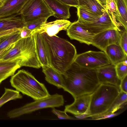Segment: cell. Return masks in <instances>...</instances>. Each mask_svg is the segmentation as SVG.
Returning <instances> with one entry per match:
<instances>
[{
  "instance_id": "cell-1",
  "label": "cell",
  "mask_w": 127,
  "mask_h": 127,
  "mask_svg": "<svg viewBox=\"0 0 127 127\" xmlns=\"http://www.w3.org/2000/svg\"><path fill=\"white\" fill-rule=\"evenodd\" d=\"M49 65L63 74L74 62L77 56L75 46L68 41L55 35L41 33Z\"/></svg>"
},
{
  "instance_id": "cell-2",
  "label": "cell",
  "mask_w": 127,
  "mask_h": 127,
  "mask_svg": "<svg viewBox=\"0 0 127 127\" xmlns=\"http://www.w3.org/2000/svg\"><path fill=\"white\" fill-rule=\"evenodd\" d=\"M64 90L75 98L92 94L100 84L96 69L82 67L74 62L63 74Z\"/></svg>"
},
{
  "instance_id": "cell-3",
  "label": "cell",
  "mask_w": 127,
  "mask_h": 127,
  "mask_svg": "<svg viewBox=\"0 0 127 127\" xmlns=\"http://www.w3.org/2000/svg\"><path fill=\"white\" fill-rule=\"evenodd\" d=\"M18 60L21 67L25 66L36 68L41 65L36 54L33 36L21 38L0 58L3 60Z\"/></svg>"
},
{
  "instance_id": "cell-4",
  "label": "cell",
  "mask_w": 127,
  "mask_h": 127,
  "mask_svg": "<svg viewBox=\"0 0 127 127\" xmlns=\"http://www.w3.org/2000/svg\"><path fill=\"white\" fill-rule=\"evenodd\" d=\"M119 87L106 84H100L91 94L90 103L86 114L93 119L105 112L119 95Z\"/></svg>"
},
{
  "instance_id": "cell-5",
  "label": "cell",
  "mask_w": 127,
  "mask_h": 127,
  "mask_svg": "<svg viewBox=\"0 0 127 127\" xmlns=\"http://www.w3.org/2000/svg\"><path fill=\"white\" fill-rule=\"evenodd\" d=\"M10 82L16 90L35 100L50 95L44 84L37 81L31 73L24 69L18 70L12 76Z\"/></svg>"
},
{
  "instance_id": "cell-6",
  "label": "cell",
  "mask_w": 127,
  "mask_h": 127,
  "mask_svg": "<svg viewBox=\"0 0 127 127\" xmlns=\"http://www.w3.org/2000/svg\"><path fill=\"white\" fill-rule=\"evenodd\" d=\"M64 103L63 96L56 94L35 100L24 106L12 110L7 113L10 118L18 117L37 110L47 108H54L63 106Z\"/></svg>"
},
{
  "instance_id": "cell-7",
  "label": "cell",
  "mask_w": 127,
  "mask_h": 127,
  "mask_svg": "<svg viewBox=\"0 0 127 127\" xmlns=\"http://www.w3.org/2000/svg\"><path fill=\"white\" fill-rule=\"evenodd\" d=\"M20 15L25 23L40 18H48L54 13L43 0H29Z\"/></svg>"
},
{
  "instance_id": "cell-8",
  "label": "cell",
  "mask_w": 127,
  "mask_h": 127,
  "mask_svg": "<svg viewBox=\"0 0 127 127\" xmlns=\"http://www.w3.org/2000/svg\"><path fill=\"white\" fill-rule=\"evenodd\" d=\"M74 62L80 67L90 69H95L111 64L104 52L93 51L77 54Z\"/></svg>"
},
{
  "instance_id": "cell-9",
  "label": "cell",
  "mask_w": 127,
  "mask_h": 127,
  "mask_svg": "<svg viewBox=\"0 0 127 127\" xmlns=\"http://www.w3.org/2000/svg\"><path fill=\"white\" fill-rule=\"evenodd\" d=\"M119 28L115 27L102 32L95 35L92 45L105 52L109 45H119L121 33Z\"/></svg>"
},
{
  "instance_id": "cell-10",
  "label": "cell",
  "mask_w": 127,
  "mask_h": 127,
  "mask_svg": "<svg viewBox=\"0 0 127 127\" xmlns=\"http://www.w3.org/2000/svg\"><path fill=\"white\" fill-rule=\"evenodd\" d=\"M81 24L95 35L109 29L115 27L119 28L120 24L117 22L116 19L112 18L106 9L103 15L95 21L91 23Z\"/></svg>"
},
{
  "instance_id": "cell-11",
  "label": "cell",
  "mask_w": 127,
  "mask_h": 127,
  "mask_svg": "<svg viewBox=\"0 0 127 127\" xmlns=\"http://www.w3.org/2000/svg\"><path fill=\"white\" fill-rule=\"evenodd\" d=\"M66 31L67 35L71 39L75 40L88 45H92L95 35L78 20L71 23Z\"/></svg>"
},
{
  "instance_id": "cell-12",
  "label": "cell",
  "mask_w": 127,
  "mask_h": 127,
  "mask_svg": "<svg viewBox=\"0 0 127 127\" xmlns=\"http://www.w3.org/2000/svg\"><path fill=\"white\" fill-rule=\"evenodd\" d=\"M100 84H109L120 88L121 80L118 77L115 66L110 64L96 69Z\"/></svg>"
},
{
  "instance_id": "cell-13",
  "label": "cell",
  "mask_w": 127,
  "mask_h": 127,
  "mask_svg": "<svg viewBox=\"0 0 127 127\" xmlns=\"http://www.w3.org/2000/svg\"><path fill=\"white\" fill-rule=\"evenodd\" d=\"M29 0H3L0 5V18L20 13Z\"/></svg>"
},
{
  "instance_id": "cell-14",
  "label": "cell",
  "mask_w": 127,
  "mask_h": 127,
  "mask_svg": "<svg viewBox=\"0 0 127 127\" xmlns=\"http://www.w3.org/2000/svg\"><path fill=\"white\" fill-rule=\"evenodd\" d=\"M71 22L66 19H58L46 23L35 30L32 31V33L36 32L40 33L45 32L49 36L56 35L62 30L66 31Z\"/></svg>"
},
{
  "instance_id": "cell-15",
  "label": "cell",
  "mask_w": 127,
  "mask_h": 127,
  "mask_svg": "<svg viewBox=\"0 0 127 127\" xmlns=\"http://www.w3.org/2000/svg\"><path fill=\"white\" fill-rule=\"evenodd\" d=\"M91 94L84 95L74 98L72 103L65 106L64 111L75 116L86 114L89 106Z\"/></svg>"
},
{
  "instance_id": "cell-16",
  "label": "cell",
  "mask_w": 127,
  "mask_h": 127,
  "mask_svg": "<svg viewBox=\"0 0 127 127\" xmlns=\"http://www.w3.org/2000/svg\"><path fill=\"white\" fill-rule=\"evenodd\" d=\"M54 13L53 16L59 19L66 20L71 16V7L59 0H43Z\"/></svg>"
},
{
  "instance_id": "cell-17",
  "label": "cell",
  "mask_w": 127,
  "mask_h": 127,
  "mask_svg": "<svg viewBox=\"0 0 127 127\" xmlns=\"http://www.w3.org/2000/svg\"><path fill=\"white\" fill-rule=\"evenodd\" d=\"M18 60H0V82L14 74L21 66Z\"/></svg>"
},
{
  "instance_id": "cell-18",
  "label": "cell",
  "mask_w": 127,
  "mask_h": 127,
  "mask_svg": "<svg viewBox=\"0 0 127 127\" xmlns=\"http://www.w3.org/2000/svg\"><path fill=\"white\" fill-rule=\"evenodd\" d=\"M111 64L116 66L117 64L127 60V55L119 45L113 44L108 46L105 52Z\"/></svg>"
},
{
  "instance_id": "cell-19",
  "label": "cell",
  "mask_w": 127,
  "mask_h": 127,
  "mask_svg": "<svg viewBox=\"0 0 127 127\" xmlns=\"http://www.w3.org/2000/svg\"><path fill=\"white\" fill-rule=\"evenodd\" d=\"M45 79L49 83L58 89L63 88L64 85L63 75L50 66H42Z\"/></svg>"
},
{
  "instance_id": "cell-20",
  "label": "cell",
  "mask_w": 127,
  "mask_h": 127,
  "mask_svg": "<svg viewBox=\"0 0 127 127\" xmlns=\"http://www.w3.org/2000/svg\"><path fill=\"white\" fill-rule=\"evenodd\" d=\"M25 24L21 17L16 15L0 18V33L15 29H21Z\"/></svg>"
},
{
  "instance_id": "cell-21",
  "label": "cell",
  "mask_w": 127,
  "mask_h": 127,
  "mask_svg": "<svg viewBox=\"0 0 127 127\" xmlns=\"http://www.w3.org/2000/svg\"><path fill=\"white\" fill-rule=\"evenodd\" d=\"M32 35L33 36L34 40L37 57L41 67L50 66L47 59L41 33L38 32H34L32 33Z\"/></svg>"
},
{
  "instance_id": "cell-22",
  "label": "cell",
  "mask_w": 127,
  "mask_h": 127,
  "mask_svg": "<svg viewBox=\"0 0 127 127\" xmlns=\"http://www.w3.org/2000/svg\"><path fill=\"white\" fill-rule=\"evenodd\" d=\"M79 6L97 16H102L106 10L105 6L96 0H77Z\"/></svg>"
},
{
  "instance_id": "cell-23",
  "label": "cell",
  "mask_w": 127,
  "mask_h": 127,
  "mask_svg": "<svg viewBox=\"0 0 127 127\" xmlns=\"http://www.w3.org/2000/svg\"><path fill=\"white\" fill-rule=\"evenodd\" d=\"M115 0L117 5V12L114 17L127 31V0Z\"/></svg>"
},
{
  "instance_id": "cell-24",
  "label": "cell",
  "mask_w": 127,
  "mask_h": 127,
  "mask_svg": "<svg viewBox=\"0 0 127 127\" xmlns=\"http://www.w3.org/2000/svg\"><path fill=\"white\" fill-rule=\"evenodd\" d=\"M20 30L0 36V51L21 38L20 36Z\"/></svg>"
},
{
  "instance_id": "cell-25",
  "label": "cell",
  "mask_w": 127,
  "mask_h": 127,
  "mask_svg": "<svg viewBox=\"0 0 127 127\" xmlns=\"http://www.w3.org/2000/svg\"><path fill=\"white\" fill-rule=\"evenodd\" d=\"M127 93L120 90V93L110 108L105 112L96 118L103 115L114 113L123 107L127 102Z\"/></svg>"
},
{
  "instance_id": "cell-26",
  "label": "cell",
  "mask_w": 127,
  "mask_h": 127,
  "mask_svg": "<svg viewBox=\"0 0 127 127\" xmlns=\"http://www.w3.org/2000/svg\"><path fill=\"white\" fill-rule=\"evenodd\" d=\"M78 20L81 23H89L97 20L99 17L86 9L78 6L77 8Z\"/></svg>"
},
{
  "instance_id": "cell-27",
  "label": "cell",
  "mask_w": 127,
  "mask_h": 127,
  "mask_svg": "<svg viewBox=\"0 0 127 127\" xmlns=\"http://www.w3.org/2000/svg\"><path fill=\"white\" fill-rule=\"evenodd\" d=\"M4 89V93L0 98V107L10 100L21 99L22 97L19 91L6 88Z\"/></svg>"
},
{
  "instance_id": "cell-28",
  "label": "cell",
  "mask_w": 127,
  "mask_h": 127,
  "mask_svg": "<svg viewBox=\"0 0 127 127\" xmlns=\"http://www.w3.org/2000/svg\"><path fill=\"white\" fill-rule=\"evenodd\" d=\"M48 19L46 17L38 18L25 23L24 26L32 31L38 28L42 25L46 23Z\"/></svg>"
},
{
  "instance_id": "cell-29",
  "label": "cell",
  "mask_w": 127,
  "mask_h": 127,
  "mask_svg": "<svg viewBox=\"0 0 127 127\" xmlns=\"http://www.w3.org/2000/svg\"><path fill=\"white\" fill-rule=\"evenodd\" d=\"M127 60L121 62L115 66L117 75L121 80L127 76Z\"/></svg>"
},
{
  "instance_id": "cell-30",
  "label": "cell",
  "mask_w": 127,
  "mask_h": 127,
  "mask_svg": "<svg viewBox=\"0 0 127 127\" xmlns=\"http://www.w3.org/2000/svg\"><path fill=\"white\" fill-rule=\"evenodd\" d=\"M105 7L112 17H114L117 12V5L115 0H107Z\"/></svg>"
},
{
  "instance_id": "cell-31",
  "label": "cell",
  "mask_w": 127,
  "mask_h": 127,
  "mask_svg": "<svg viewBox=\"0 0 127 127\" xmlns=\"http://www.w3.org/2000/svg\"><path fill=\"white\" fill-rule=\"evenodd\" d=\"M119 45L127 55V32L125 30L121 33Z\"/></svg>"
},
{
  "instance_id": "cell-32",
  "label": "cell",
  "mask_w": 127,
  "mask_h": 127,
  "mask_svg": "<svg viewBox=\"0 0 127 127\" xmlns=\"http://www.w3.org/2000/svg\"><path fill=\"white\" fill-rule=\"evenodd\" d=\"M52 111L53 113L57 116L59 119H60L73 120L75 119L74 118L67 115L66 113L64 111H60L53 108Z\"/></svg>"
},
{
  "instance_id": "cell-33",
  "label": "cell",
  "mask_w": 127,
  "mask_h": 127,
  "mask_svg": "<svg viewBox=\"0 0 127 127\" xmlns=\"http://www.w3.org/2000/svg\"><path fill=\"white\" fill-rule=\"evenodd\" d=\"M32 31L24 27L20 29V36L21 38H27L32 36Z\"/></svg>"
},
{
  "instance_id": "cell-34",
  "label": "cell",
  "mask_w": 127,
  "mask_h": 127,
  "mask_svg": "<svg viewBox=\"0 0 127 127\" xmlns=\"http://www.w3.org/2000/svg\"><path fill=\"white\" fill-rule=\"evenodd\" d=\"M64 3L76 8L79 6L77 0H59Z\"/></svg>"
},
{
  "instance_id": "cell-35",
  "label": "cell",
  "mask_w": 127,
  "mask_h": 127,
  "mask_svg": "<svg viewBox=\"0 0 127 127\" xmlns=\"http://www.w3.org/2000/svg\"><path fill=\"white\" fill-rule=\"evenodd\" d=\"M120 88L121 91L127 93V76L121 80Z\"/></svg>"
},
{
  "instance_id": "cell-36",
  "label": "cell",
  "mask_w": 127,
  "mask_h": 127,
  "mask_svg": "<svg viewBox=\"0 0 127 127\" xmlns=\"http://www.w3.org/2000/svg\"><path fill=\"white\" fill-rule=\"evenodd\" d=\"M118 113H113L112 114H106L99 116L96 118L95 120L104 119L108 118L113 117L117 115Z\"/></svg>"
},
{
  "instance_id": "cell-37",
  "label": "cell",
  "mask_w": 127,
  "mask_h": 127,
  "mask_svg": "<svg viewBox=\"0 0 127 127\" xmlns=\"http://www.w3.org/2000/svg\"><path fill=\"white\" fill-rule=\"evenodd\" d=\"M14 43L11 44L7 47L0 51V58L14 45Z\"/></svg>"
},
{
  "instance_id": "cell-38",
  "label": "cell",
  "mask_w": 127,
  "mask_h": 127,
  "mask_svg": "<svg viewBox=\"0 0 127 127\" xmlns=\"http://www.w3.org/2000/svg\"><path fill=\"white\" fill-rule=\"evenodd\" d=\"M101 4L105 6L106 4V1L107 0H96Z\"/></svg>"
},
{
  "instance_id": "cell-39",
  "label": "cell",
  "mask_w": 127,
  "mask_h": 127,
  "mask_svg": "<svg viewBox=\"0 0 127 127\" xmlns=\"http://www.w3.org/2000/svg\"><path fill=\"white\" fill-rule=\"evenodd\" d=\"M3 0H0V5L1 4Z\"/></svg>"
},
{
  "instance_id": "cell-40",
  "label": "cell",
  "mask_w": 127,
  "mask_h": 127,
  "mask_svg": "<svg viewBox=\"0 0 127 127\" xmlns=\"http://www.w3.org/2000/svg\"><path fill=\"white\" fill-rule=\"evenodd\" d=\"M1 82H0V84Z\"/></svg>"
}]
</instances>
